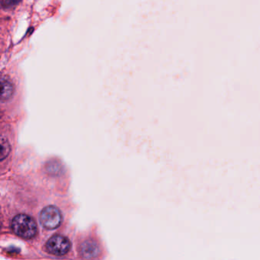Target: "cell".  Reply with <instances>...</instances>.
Here are the masks:
<instances>
[{"label": "cell", "instance_id": "cell-1", "mask_svg": "<svg viewBox=\"0 0 260 260\" xmlns=\"http://www.w3.org/2000/svg\"><path fill=\"white\" fill-rule=\"evenodd\" d=\"M12 228L16 235L23 239H31L38 232L36 220L26 214H19L13 218Z\"/></svg>", "mask_w": 260, "mask_h": 260}, {"label": "cell", "instance_id": "cell-2", "mask_svg": "<svg viewBox=\"0 0 260 260\" xmlns=\"http://www.w3.org/2000/svg\"><path fill=\"white\" fill-rule=\"evenodd\" d=\"M40 221L44 228L54 230L58 228L62 222L60 210L54 206H48L42 210L40 214Z\"/></svg>", "mask_w": 260, "mask_h": 260}, {"label": "cell", "instance_id": "cell-3", "mask_svg": "<svg viewBox=\"0 0 260 260\" xmlns=\"http://www.w3.org/2000/svg\"><path fill=\"white\" fill-rule=\"evenodd\" d=\"M71 247V241L66 237L61 235L54 236L46 243L47 250L53 255H65L69 252Z\"/></svg>", "mask_w": 260, "mask_h": 260}, {"label": "cell", "instance_id": "cell-4", "mask_svg": "<svg viewBox=\"0 0 260 260\" xmlns=\"http://www.w3.org/2000/svg\"><path fill=\"white\" fill-rule=\"evenodd\" d=\"M15 86L12 80L7 77H0V103H7L13 98Z\"/></svg>", "mask_w": 260, "mask_h": 260}, {"label": "cell", "instance_id": "cell-5", "mask_svg": "<svg viewBox=\"0 0 260 260\" xmlns=\"http://www.w3.org/2000/svg\"><path fill=\"white\" fill-rule=\"evenodd\" d=\"M11 147L5 137L0 135V161L4 160L10 154Z\"/></svg>", "mask_w": 260, "mask_h": 260}, {"label": "cell", "instance_id": "cell-6", "mask_svg": "<svg viewBox=\"0 0 260 260\" xmlns=\"http://www.w3.org/2000/svg\"><path fill=\"white\" fill-rule=\"evenodd\" d=\"M83 249H84V254L86 257L95 256L99 252L98 246L93 242L86 243Z\"/></svg>", "mask_w": 260, "mask_h": 260}, {"label": "cell", "instance_id": "cell-7", "mask_svg": "<svg viewBox=\"0 0 260 260\" xmlns=\"http://www.w3.org/2000/svg\"><path fill=\"white\" fill-rule=\"evenodd\" d=\"M0 226H1V223H0Z\"/></svg>", "mask_w": 260, "mask_h": 260}]
</instances>
